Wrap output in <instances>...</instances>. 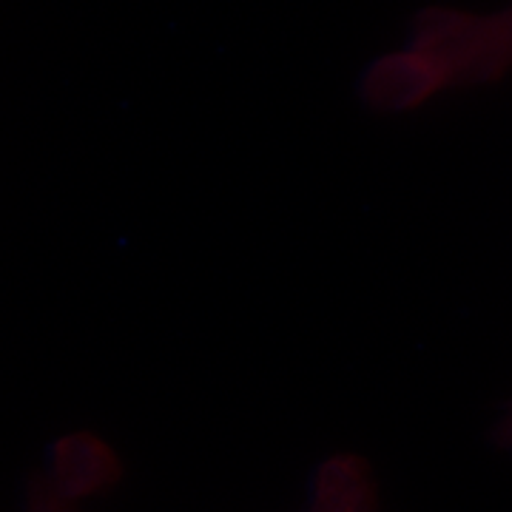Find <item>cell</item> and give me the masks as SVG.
<instances>
[{
	"mask_svg": "<svg viewBox=\"0 0 512 512\" xmlns=\"http://www.w3.org/2000/svg\"><path fill=\"white\" fill-rule=\"evenodd\" d=\"M379 487L362 456L336 453L313 478L311 504L305 512H376Z\"/></svg>",
	"mask_w": 512,
	"mask_h": 512,
	"instance_id": "cell-3",
	"label": "cell"
},
{
	"mask_svg": "<svg viewBox=\"0 0 512 512\" xmlns=\"http://www.w3.org/2000/svg\"><path fill=\"white\" fill-rule=\"evenodd\" d=\"M498 444L501 447H507L512 453V404L510 410H507V416L501 419V424H498Z\"/></svg>",
	"mask_w": 512,
	"mask_h": 512,
	"instance_id": "cell-4",
	"label": "cell"
},
{
	"mask_svg": "<svg viewBox=\"0 0 512 512\" xmlns=\"http://www.w3.org/2000/svg\"><path fill=\"white\" fill-rule=\"evenodd\" d=\"M512 72V3L495 12L424 9L413 32L365 77V97L379 111L419 109L430 97L493 83Z\"/></svg>",
	"mask_w": 512,
	"mask_h": 512,
	"instance_id": "cell-1",
	"label": "cell"
},
{
	"mask_svg": "<svg viewBox=\"0 0 512 512\" xmlns=\"http://www.w3.org/2000/svg\"><path fill=\"white\" fill-rule=\"evenodd\" d=\"M120 478V458L100 436L77 430L57 439L37 470L23 512H89Z\"/></svg>",
	"mask_w": 512,
	"mask_h": 512,
	"instance_id": "cell-2",
	"label": "cell"
}]
</instances>
